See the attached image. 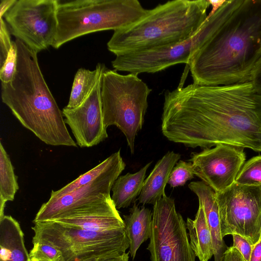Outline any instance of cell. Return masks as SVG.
I'll return each mask as SVG.
<instances>
[{"label":"cell","instance_id":"cell-24","mask_svg":"<svg viewBox=\"0 0 261 261\" xmlns=\"http://www.w3.org/2000/svg\"><path fill=\"white\" fill-rule=\"evenodd\" d=\"M19 186L9 156L0 142V218L4 216L6 203L13 201Z\"/></svg>","mask_w":261,"mask_h":261},{"label":"cell","instance_id":"cell-5","mask_svg":"<svg viewBox=\"0 0 261 261\" xmlns=\"http://www.w3.org/2000/svg\"><path fill=\"white\" fill-rule=\"evenodd\" d=\"M58 29L53 47L85 35L127 28L148 12L137 0H57Z\"/></svg>","mask_w":261,"mask_h":261},{"label":"cell","instance_id":"cell-36","mask_svg":"<svg viewBox=\"0 0 261 261\" xmlns=\"http://www.w3.org/2000/svg\"><path fill=\"white\" fill-rule=\"evenodd\" d=\"M210 5H212L213 9L208 15H212L215 13L226 2V0L223 1H212L208 0Z\"/></svg>","mask_w":261,"mask_h":261},{"label":"cell","instance_id":"cell-11","mask_svg":"<svg viewBox=\"0 0 261 261\" xmlns=\"http://www.w3.org/2000/svg\"><path fill=\"white\" fill-rule=\"evenodd\" d=\"M186 223L173 199L165 195L153 205L152 231L147 249L151 261H195Z\"/></svg>","mask_w":261,"mask_h":261},{"label":"cell","instance_id":"cell-2","mask_svg":"<svg viewBox=\"0 0 261 261\" xmlns=\"http://www.w3.org/2000/svg\"><path fill=\"white\" fill-rule=\"evenodd\" d=\"M261 56V0H243L231 16L192 54L193 83L221 86L250 82Z\"/></svg>","mask_w":261,"mask_h":261},{"label":"cell","instance_id":"cell-32","mask_svg":"<svg viewBox=\"0 0 261 261\" xmlns=\"http://www.w3.org/2000/svg\"><path fill=\"white\" fill-rule=\"evenodd\" d=\"M129 252L122 254L91 258L81 261H128Z\"/></svg>","mask_w":261,"mask_h":261},{"label":"cell","instance_id":"cell-26","mask_svg":"<svg viewBox=\"0 0 261 261\" xmlns=\"http://www.w3.org/2000/svg\"><path fill=\"white\" fill-rule=\"evenodd\" d=\"M29 257L30 261H64L62 253L59 249L41 242L33 244Z\"/></svg>","mask_w":261,"mask_h":261},{"label":"cell","instance_id":"cell-12","mask_svg":"<svg viewBox=\"0 0 261 261\" xmlns=\"http://www.w3.org/2000/svg\"><path fill=\"white\" fill-rule=\"evenodd\" d=\"M191 157L194 174L216 193L235 182L246 160L244 148L223 144L192 152Z\"/></svg>","mask_w":261,"mask_h":261},{"label":"cell","instance_id":"cell-16","mask_svg":"<svg viewBox=\"0 0 261 261\" xmlns=\"http://www.w3.org/2000/svg\"><path fill=\"white\" fill-rule=\"evenodd\" d=\"M188 187L196 195L199 205L204 210L212 238L214 261H223L224 253L228 247L221 235L216 192L202 181L191 182Z\"/></svg>","mask_w":261,"mask_h":261},{"label":"cell","instance_id":"cell-15","mask_svg":"<svg viewBox=\"0 0 261 261\" xmlns=\"http://www.w3.org/2000/svg\"><path fill=\"white\" fill-rule=\"evenodd\" d=\"M54 221L67 226L95 231L125 227L124 220L111 196L81 207Z\"/></svg>","mask_w":261,"mask_h":261},{"label":"cell","instance_id":"cell-14","mask_svg":"<svg viewBox=\"0 0 261 261\" xmlns=\"http://www.w3.org/2000/svg\"><path fill=\"white\" fill-rule=\"evenodd\" d=\"M101 76L80 105L73 109L65 107L62 111L65 122L69 126L80 147L98 145L108 137L101 101Z\"/></svg>","mask_w":261,"mask_h":261},{"label":"cell","instance_id":"cell-6","mask_svg":"<svg viewBox=\"0 0 261 261\" xmlns=\"http://www.w3.org/2000/svg\"><path fill=\"white\" fill-rule=\"evenodd\" d=\"M151 91L137 74H121L106 67L101 80V101L107 128L116 126L124 135L131 153L141 129Z\"/></svg>","mask_w":261,"mask_h":261},{"label":"cell","instance_id":"cell-28","mask_svg":"<svg viewBox=\"0 0 261 261\" xmlns=\"http://www.w3.org/2000/svg\"><path fill=\"white\" fill-rule=\"evenodd\" d=\"M17 49L16 43L13 42L12 48L7 58L0 69L1 83H8L12 81L16 70Z\"/></svg>","mask_w":261,"mask_h":261},{"label":"cell","instance_id":"cell-7","mask_svg":"<svg viewBox=\"0 0 261 261\" xmlns=\"http://www.w3.org/2000/svg\"><path fill=\"white\" fill-rule=\"evenodd\" d=\"M33 243L51 245L62 253L64 261H81L125 253L129 243L124 228L106 231L65 226L54 221L34 223Z\"/></svg>","mask_w":261,"mask_h":261},{"label":"cell","instance_id":"cell-31","mask_svg":"<svg viewBox=\"0 0 261 261\" xmlns=\"http://www.w3.org/2000/svg\"><path fill=\"white\" fill-rule=\"evenodd\" d=\"M250 82L256 90L261 93V56L252 70Z\"/></svg>","mask_w":261,"mask_h":261},{"label":"cell","instance_id":"cell-33","mask_svg":"<svg viewBox=\"0 0 261 261\" xmlns=\"http://www.w3.org/2000/svg\"><path fill=\"white\" fill-rule=\"evenodd\" d=\"M223 261H245L241 253L232 246L228 247L223 255Z\"/></svg>","mask_w":261,"mask_h":261},{"label":"cell","instance_id":"cell-4","mask_svg":"<svg viewBox=\"0 0 261 261\" xmlns=\"http://www.w3.org/2000/svg\"><path fill=\"white\" fill-rule=\"evenodd\" d=\"M210 5L208 0H173L159 4L134 24L114 31L108 49L116 56L187 40L205 21Z\"/></svg>","mask_w":261,"mask_h":261},{"label":"cell","instance_id":"cell-17","mask_svg":"<svg viewBox=\"0 0 261 261\" xmlns=\"http://www.w3.org/2000/svg\"><path fill=\"white\" fill-rule=\"evenodd\" d=\"M180 154L168 151L155 164L153 170L145 179L142 190L138 198L139 203L143 205H153L165 194V189L170 173Z\"/></svg>","mask_w":261,"mask_h":261},{"label":"cell","instance_id":"cell-3","mask_svg":"<svg viewBox=\"0 0 261 261\" xmlns=\"http://www.w3.org/2000/svg\"><path fill=\"white\" fill-rule=\"evenodd\" d=\"M17 63L12 81L1 83L2 100L26 128L53 146L77 147L40 69L37 53L16 39Z\"/></svg>","mask_w":261,"mask_h":261},{"label":"cell","instance_id":"cell-27","mask_svg":"<svg viewBox=\"0 0 261 261\" xmlns=\"http://www.w3.org/2000/svg\"><path fill=\"white\" fill-rule=\"evenodd\" d=\"M194 175L192 163L180 160L172 170L168 184L172 188L182 186L188 180L193 178Z\"/></svg>","mask_w":261,"mask_h":261},{"label":"cell","instance_id":"cell-22","mask_svg":"<svg viewBox=\"0 0 261 261\" xmlns=\"http://www.w3.org/2000/svg\"><path fill=\"white\" fill-rule=\"evenodd\" d=\"M105 68L103 64L98 63L93 70L79 69L75 74L66 107L73 109L80 105L90 93Z\"/></svg>","mask_w":261,"mask_h":261},{"label":"cell","instance_id":"cell-34","mask_svg":"<svg viewBox=\"0 0 261 261\" xmlns=\"http://www.w3.org/2000/svg\"><path fill=\"white\" fill-rule=\"evenodd\" d=\"M249 261H261V238L253 245Z\"/></svg>","mask_w":261,"mask_h":261},{"label":"cell","instance_id":"cell-29","mask_svg":"<svg viewBox=\"0 0 261 261\" xmlns=\"http://www.w3.org/2000/svg\"><path fill=\"white\" fill-rule=\"evenodd\" d=\"M10 32L3 18H0V66L5 62L13 44Z\"/></svg>","mask_w":261,"mask_h":261},{"label":"cell","instance_id":"cell-19","mask_svg":"<svg viewBox=\"0 0 261 261\" xmlns=\"http://www.w3.org/2000/svg\"><path fill=\"white\" fill-rule=\"evenodd\" d=\"M124 230L129 243V253L134 259L141 244L150 238L152 231V212L136 203L129 210V214L123 215Z\"/></svg>","mask_w":261,"mask_h":261},{"label":"cell","instance_id":"cell-30","mask_svg":"<svg viewBox=\"0 0 261 261\" xmlns=\"http://www.w3.org/2000/svg\"><path fill=\"white\" fill-rule=\"evenodd\" d=\"M232 247L237 249L242 255L245 261H249L252 245L246 238L238 234H232Z\"/></svg>","mask_w":261,"mask_h":261},{"label":"cell","instance_id":"cell-21","mask_svg":"<svg viewBox=\"0 0 261 261\" xmlns=\"http://www.w3.org/2000/svg\"><path fill=\"white\" fill-rule=\"evenodd\" d=\"M151 163H148L135 173H127L119 176L115 180L112 188L111 198L117 209L127 207L140 195L146 171Z\"/></svg>","mask_w":261,"mask_h":261},{"label":"cell","instance_id":"cell-23","mask_svg":"<svg viewBox=\"0 0 261 261\" xmlns=\"http://www.w3.org/2000/svg\"><path fill=\"white\" fill-rule=\"evenodd\" d=\"M120 150L112 154L95 167L57 191L52 190L49 198L56 199L86 185L107 173L123 162Z\"/></svg>","mask_w":261,"mask_h":261},{"label":"cell","instance_id":"cell-1","mask_svg":"<svg viewBox=\"0 0 261 261\" xmlns=\"http://www.w3.org/2000/svg\"><path fill=\"white\" fill-rule=\"evenodd\" d=\"M161 128L188 147L223 144L261 152V93L250 82L179 86L165 93Z\"/></svg>","mask_w":261,"mask_h":261},{"label":"cell","instance_id":"cell-13","mask_svg":"<svg viewBox=\"0 0 261 261\" xmlns=\"http://www.w3.org/2000/svg\"><path fill=\"white\" fill-rule=\"evenodd\" d=\"M125 166L123 162L99 178L71 193L59 198H49L41 205L33 222L55 220L81 207L111 196L112 186Z\"/></svg>","mask_w":261,"mask_h":261},{"label":"cell","instance_id":"cell-18","mask_svg":"<svg viewBox=\"0 0 261 261\" xmlns=\"http://www.w3.org/2000/svg\"><path fill=\"white\" fill-rule=\"evenodd\" d=\"M0 261H30L19 223L11 216L0 218Z\"/></svg>","mask_w":261,"mask_h":261},{"label":"cell","instance_id":"cell-10","mask_svg":"<svg viewBox=\"0 0 261 261\" xmlns=\"http://www.w3.org/2000/svg\"><path fill=\"white\" fill-rule=\"evenodd\" d=\"M221 235L238 234L252 245L261 238V186L233 183L216 192Z\"/></svg>","mask_w":261,"mask_h":261},{"label":"cell","instance_id":"cell-35","mask_svg":"<svg viewBox=\"0 0 261 261\" xmlns=\"http://www.w3.org/2000/svg\"><path fill=\"white\" fill-rule=\"evenodd\" d=\"M16 0H1L0 3V18H3L4 14L14 4Z\"/></svg>","mask_w":261,"mask_h":261},{"label":"cell","instance_id":"cell-25","mask_svg":"<svg viewBox=\"0 0 261 261\" xmlns=\"http://www.w3.org/2000/svg\"><path fill=\"white\" fill-rule=\"evenodd\" d=\"M235 182L242 185L261 186V155L244 164Z\"/></svg>","mask_w":261,"mask_h":261},{"label":"cell","instance_id":"cell-9","mask_svg":"<svg viewBox=\"0 0 261 261\" xmlns=\"http://www.w3.org/2000/svg\"><path fill=\"white\" fill-rule=\"evenodd\" d=\"M57 0H16L4 14L10 33L36 53L54 46Z\"/></svg>","mask_w":261,"mask_h":261},{"label":"cell","instance_id":"cell-8","mask_svg":"<svg viewBox=\"0 0 261 261\" xmlns=\"http://www.w3.org/2000/svg\"><path fill=\"white\" fill-rule=\"evenodd\" d=\"M225 21L221 13H215L207 17L197 33L188 40L162 48L116 55L112 61V66L116 71L138 75L155 73L177 64L188 65L194 52L213 36Z\"/></svg>","mask_w":261,"mask_h":261},{"label":"cell","instance_id":"cell-20","mask_svg":"<svg viewBox=\"0 0 261 261\" xmlns=\"http://www.w3.org/2000/svg\"><path fill=\"white\" fill-rule=\"evenodd\" d=\"M186 227L195 255L200 261H208L214 255V249L211 233L201 205H199L194 220L187 218Z\"/></svg>","mask_w":261,"mask_h":261}]
</instances>
